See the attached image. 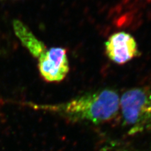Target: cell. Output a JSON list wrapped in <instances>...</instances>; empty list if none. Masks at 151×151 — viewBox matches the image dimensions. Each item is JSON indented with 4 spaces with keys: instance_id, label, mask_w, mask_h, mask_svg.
I'll use <instances>...</instances> for the list:
<instances>
[{
    "instance_id": "6da1fadb",
    "label": "cell",
    "mask_w": 151,
    "mask_h": 151,
    "mask_svg": "<svg viewBox=\"0 0 151 151\" xmlns=\"http://www.w3.org/2000/svg\"><path fill=\"white\" fill-rule=\"evenodd\" d=\"M120 100V96L116 91L106 88L54 105L30 106L59 113L72 120L98 125L111 121L119 115Z\"/></svg>"
},
{
    "instance_id": "7a4b0ae2",
    "label": "cell",
    "mask_w": 151,
    "mask_h": 151,
    "mask_svg": "<svg viewBox=\"0 0 151 151\" xmlns=\"http://www.w3.org/2000/svg\"><path fill=\"white\" fill-rule=\"evenodd\" d=\"M13 30L22 45L37 60L38 68L45 81L60 82L69 71L67 51L62 47L47 48L20 20L13 22Z\"/></svg>"
},
{
    "instance_id": "3957f363",
    "label": "cell",
    "mask_w": 151,
    "mask_h": 151,
    "mask_svg": "<svg viewBox=\"0 0 151 151\" xmlns=\"http://www.w3.org/2000/svg\"><path fill=\"white\" fill-rule=\"evenodd\" d=\"M120 113L130 135L151 132V88L137 87L120 96Z\"/></svg>"
},
{
    "instance_id": "277c9868",
    "label": "cell",
    "mask_w": 151,
    "mask_h": 151,
    "mask_svg": "<svg viewBox=\"0 0 151 151\" xmlns=\"http://www.w3.org/2000/svg\"><path fill=\"white\" fill-rule=\"evenodd\" d=\"M107 57L114 63L122 65L140 55L134 38L125 32L115 33L105 43Z\"/></svg>"
},
{
    "instance_id": "5b68a950",
    "label": "cell",
    "mask_w": 151,
    "mask_h": 151,
    "mask_svg": "<svg viewBox=\"0 0 151 151\" xmlns=\"http://www.w3.org/2000/svg\"><path fill=\"white\" fill-rule=\"evenodd\" d=\"M0 1H4V0H0Z\"/></svg>"
}]
</instances>
